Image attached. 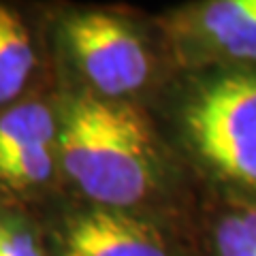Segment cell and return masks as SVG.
<instances>
[{"label":"cell","mask_w":256,"mask_h":256,"mask_svg":"<svg viewBox=\"0 0 256 256\" xmlns=\"http://www.w3.org/2000/svg\"><path fill=\"white\" fill-rule=\"evenodd\" d=\"M58 146L70 180L107 210L139 203L154 186L152 139L130 107L100 98L75 100Z\"/></svg>","instance_id":"6da1fadb"},{"label":"cell","mask_w":256,"mask_h":256,"mask_svg":"<svg viewBox=\"0 0 256 256\" xmlns=\"http://www.w3.org/2000/svg\"><path fill=\"white\" fill-rule=\"evenodd\" d=\"M186 134L230 198L256 201V68H212L188 96Z\"/></svg>","instance_id":"7a4b0ae2"},{"label":"cell","mask_w":256,"mask_h":256,"mask_svg":"<svg viewBox=\"0 0 256 256\" xmlns=\"http://www.w3.org/2000/svg\"><path fill=\"white\" fill-rule=\"evenodd\" d=\"M66 41L88 82L100 94L118 98L148 82L152 64L146 47L114 15H75L66 24Z\"/></svg>","instance_id":"3957f363"},{"label":"cell","mask_w":256,"mask_h":256,"mask_svg":"<svg viewBox=\"0 0 256 256\" xmlns=\"http://www.w3.org/2000/svg\"><path fill=\"white\" fill-rule=\"evenodd\" d=\"M175 32L194 62L256 68V0H210L188 9Z\"/></svg>","instance_id":"277c9868"},{"label":"cell","mask_w":256,"mask_h":256,"mask_svg":"<svg viewBox=\"0 0 256 256\" xmlns=\"http://www.w3.org/2000/svg\"><path fill=\"white\" fill-rule=\"evenodd\" d=\"M62 256H169L150 224L114 210H98L70 222Z\"/></svg>","instance_id":"5b68a950"},{"label":"cell","mask_w":256,"mask_h":256,"mask_svg":"<svg viewBox=\"0 0 256 256\" xmlns=\"http://www.w3.org/2000/svg\"><path fill=\"white\" fill-rule=\"evenodd\" d=\"M34 68V50L15 11L0 6V105L18 96Z\"/></svg>","instance_id":"8992f818"},{"label":"cell","mask_w":256,"mask_h":256,"mask_svg":"<svg viewBox=\"0 0 256 256\" xmlns=\"http://www.w3.org/2000/svg\"><path fill=\"white\" fill-rule=\"evenodd\" d=\"M56 122L38 102H24L0 116V160L41 146H54Z\"/></svg>","instance_id":"52a82bcc"},{"label":"cell","mask_w":256,"mask_h":256,"mask_svg":"<svg viewBox=\"0 0 256 256\" xmlns=\"http://www.w3.org/2000/svg\"><path fill=\"white\" fill-rule=\"evenodd\" d=\"M214 256H256V201L226 198L212 224Z\"/></svg>","instance_id":"ba28073f"},{"label":"cell","mask_w":256,"mask_h":256,"mask_svg":"<svg viewBox=\"0 0 256 256\" xmlns=\"http://www.w3.org/2000/svg\"><path fill=\"white\" fill-rule=\"evenodd\" d=\"M54 173V146L32 148L0 160V182L26 188L45 184Z\"/></svg>","instance_id":"9c48e42d"},{"label":"cell","mask_w":256,"mask_h":256,"mask_svg":"<svg viewBox=\"0 0 256 256\" xmlns=\"http://www.w3.org/2000/svg\"><path fill=\"white\" fill-rule=\"evenodd\" d=\"M4 256H43L30 230L4 224Z\"/></svg>","instance_id":"30bf717a"},{"label":"cell","mask_w":256,"mask_h":256,"mask_svg":"<svg viewBox=\"0 0 256 256\" xmlns=\"http://www.w3.org/2000/svg\"><path fill=\"white\" fill-rule=\"evenodd\" d=\"M0 256H4V224H0Z\"/></svg>","instance_id":"8fae6325"}]
</instances>
